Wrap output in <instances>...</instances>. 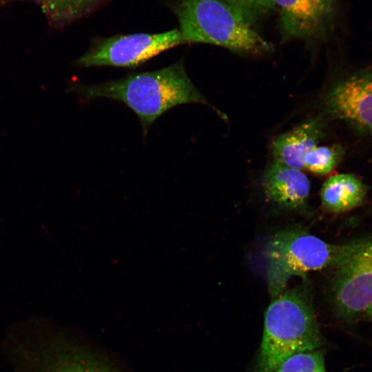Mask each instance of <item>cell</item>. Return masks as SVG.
I'll return each instance as SVG.
<instances>
[{
    "mask_svg": "<svg viewBox=\"0 0 372 372\" xmlns=\"http://www.w3.org/2000/svg\"><path fill=\"white\" fill-rule=\"evenodd\" d=\"M69 90L87 99L103 97L123 102L139 118L145 136L150 125L174 106L209 105L189 78L182 60L161 70L130 74L116 80L72 84Z\"/></svg>",
    "mask_w": 372,
    "mask_h": 372,
    "instance_id": "cell-1",
    "label": "cell"
},
{
    "mask_svg": "<svg viewBox=\"0 0 372 372\" xmlns=\"http://www.w3.org/2000/svg\"><path fill=\"white\" fill-rule=\"evenodd\" d=\"M322 345L308 285L285 290L265 311L263 335L254 372H272L289 357L320 349Z\"/></svg>",
    "mask_w": 372,
    "mask_h": 372,
    "instance_id": "cell-2",
    "label": "cell"
},
{
    "mask_svg": "<svg viewBox=\"0 0 372 372\" xmlns=\"http://www.w3.org/2000/svg\"><path fill=\"white\" fill-rule=\"evenodd\" d=\"M185 43L216 45L238 53L260 55L273 46L223 0H172Z\"/></svg>",
    "mask_w": 372,
    "mask_h": 372,
    "instance_id": "cell-3",
    "label": "cell"
},
{
    "mask_svg": "<svg viewBox=\"0 0 372 372\" xmlns=\"http://www.w3.org/2000/svg\"><path fill=\"white\" fill-rule=\"evenodd\" d=\"M358 240L346 244L329 243L302 229L281 231L266 248L267 280L272 298L279 296L292 276L327 267L335 268L355 247Z\"/></svg>",
    "mask_w": 372,
    "mask_h": 372,
    "instance_id": "cell-4",
    "label": "cell"
},
{
    "mask_svg": "<svg viewBox=\"0 0 372 372\" xmlns=\"http://www.w3.org/2000/svg\"><path fill=\"white\" fill-rule=\"evenodd\" d=\"M184 43L178 29L159 33H133L97 38L74 65L136 68L161 52Z\"/></svg>",
    "mask_w": 372,
    "mask_h": 372,
    "instance_id": "cell-5",
    "label": "cell"
},
{
    "mask_svg": "<svg viewBox=\"0 0 372 372\" xmlns=\"http://www.w3.org/2000/svg\"><path fill=\"white\" fill-rule=\"evenodd\" d=\"M334 269L332 296L337 315L350 322L366 316L372 304V238L358 239Z\"/></svg>",
    "mask_w": 372,
    "mask_h": 372,
    "instance_id": "cell-6",
    "label": "cell"
},
{
    "mask_svg": "<svg viewBox=\"0 0 372 372\" xmlns=\"http://www.w3.org/2000/svg\"><path fill=\"white\" fill-rule=\"evenodd\" d=\"M328 112L363 132L372 134V70L354 74L328 93Z\"/></svg>",
    "mask_w": 372,
    "mask_h": 372,
    "instance_id": "cell-7",
    "label": "cell"
},
{
    "mask_svg": "<svg viewBox=\"0 0 372 372\" xmlns=\"http://www.w3.org/2000/svg\"><path fill=\"white\" fill-rule=\"evenodd\" d=\"M280 8V25L285 40L320 33L333 14L335 0H272Z\"/></svg>",
    "mask_w": 372,
    "mask_h": 372,
    "instance_id": "cell-8",
    "label": "cell"
},
{
    "mask_svg": "<svg viewBox=\"0 0 372 372\" xmlns=\"http://www.w3.org/2000/svg\"><path fill=\"white\" fill-rule=\"evenodd\" d=\"M261 185L269 199L289 209L302 207L310 192L309 180L301 169L276 161L265 172Z\"/></svg>",
    "mask_w": 372,
    "mask_h": 372,
    "instance_id": "cell-9",
    "label": "cell"
},
{
    "mask_svg": "<svg viewBox=\"0 0 372 372\" xmlns=\"http://www.w3.org/2000/svg\"><path fill=\"white\" fill-rule=\"evenodd\" d=\"M322 130L320 118H313L278 136L272 143L273 161L299 169L304 168V157L318 145Z\"/></svg>",
    "mask_w": 372,
    "mask_h": 372,
    "instance_id": "cell-10",
    "label": "cell"
},
{
    "mask_svg": "<svg viewBox=\"0 0 372 372\" xmlns=\"http://www.w3.org/2000/svg\"><path fill=\"white\" fill-rule=\"evenodd\" d=\"M52 350L43 356L39 372H120L105 358L83 348Z\"/></svg>",
    "mask_w": 372,
    "mask_h": 372,
    "instance_id": "cell-11",
    "label": "cell"
},
{
    "mask_svg": "<svg viewBox=\"0 0 372 372\" xmlns=\"http://www.w3.org/2000/svg\"><path fill=\"white\" fill-rule=\"evenodd\" d=\"M366 192V185L355 176L340 174L331 176L323 184L321 203L327 211L345 212L362 205Z\"/></svg>",
    "mask_w": 372,
    "mask_h": 372,
    "instance_id": "cell-12",
    "label": "cell"
},
{
    "mask_svg": "<svg viewBox=\"0 0 372 372\" xmlns=\"http://www.w3.org/2000/svg\"><path fill=\"white\" fill-rule=\"evenodd\" d=\"M51 21L64 25L87 16L106 0H34Z\"/></svg>",
    "mask_w": 372,
    "mask_h": 372,
    "instance_id": "cell-13",
    "label": "cell"
},
{
    "mask_svg": "<svg viewBox=\"0 0 372 372\" xmlns=\"http://www.w3.org/2000/svg\"><path fill=\"white\" fill-rule=\"evenodd\" d=\"M340 146H316L304 157V168L312 173L324 175L331 172L342 157Z\"/></svg>",
    "mask_w": 372,
    "mask_h": 372,
    "instance_id": "cell-14",
    "label": "cell"
},
{
    "mask_svg": "<svg viewBox=\"0 0 372 372\" xmlns=\"http://www.w3.org/2000/svg\"><path fill=\"white\" fill-rule=\"evenodd\" d=\"M272 372H327L324 353L317 349L294 354Z\"/></svg>",
    "mask_w": 372,
    "mask_h": 372,
    "instance_id": "cell-15",
    "label": "cell"
},
{
    "mask_svg": "<svg viewBox=\"0 0 372 372\" xmlns=\"http://www.w3.org/2000/svg\"><path fill=\"white\" fill-rule=\"evenodd\" d=\"M251 25L275 6L272 0H223Z\"/></svg>",
    "mask_w": 372,
    "mask_h": 372,
    "instance_id": "cell-16",
    "label": "cell"
},
{
    "mask_svg": "<svg viewBox=\"0 0 372 372\" xmlns=\"http://www.w3.org/2000/svg\"><path fill=\"white\" fill-rule=\"evenodd\" d=\"M366 316L369 317L372 320V304L368 309Z\"/></svg>",
    "mask_w": 372,
    "mask_h": 372,
    "instance_id": "cell-17",
    "label": "cell"
}]
</instances>
